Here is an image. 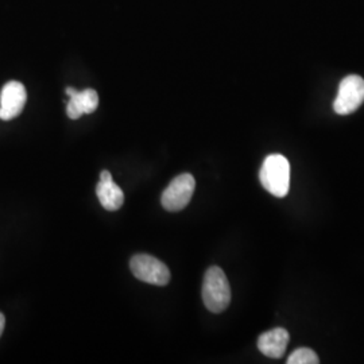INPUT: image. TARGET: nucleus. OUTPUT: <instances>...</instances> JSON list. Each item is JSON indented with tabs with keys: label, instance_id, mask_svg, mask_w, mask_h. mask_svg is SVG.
Segmentation results:
<instances>
[{
	"label": "nucleus",
	"instance_id": "f257e3e1",
	"mask_svg": "<svg viewBox=\"0 0 364 364\" xmlns=\"http://www.w3.org/2000/svg\"><path fill=\"white\" fill-rule=\"evenodd\" d=\"M262 186L270 195L284 198L290 191V164L282 154H270L262 164L259 171Z\"/></svg>",
	"mask_w": 364,
	"mask_h": 364
},
{
	"label": "nucleus",
	"instance_id": "f03ea898",
	"mask_svg": "<svg viewBox=\"0 0 364 364\" xmlns=\"http://www.w3.org/2000/svg\"><path fill=\"white\" fill-rule=\"evenodd\" d=\"M203 301L209 312H224L231 302V287L227 275L218 266L207 270L203 281Z\"/></svg>",
	"mask_w": 364,
	"mask_h": 364
},
{
	"label": "nucleus",
	"instance_id": "7ed1b4c3",
	"mask_svg": "<svg viewBox=\"0 0 364 364\" xmlns=\"http://www.w3.org/2000/svg\"><path fill=\"white\" fill-rule=\"evenodd\" d=\"M131 272L135 278L150 285L165 287L170 281V272L168 266L147 254H138L131 258Z\"/></svg>",
	"mask_w": 364,
	"mask_h": 364
},
{
	"label": "nucleus",
	"instance_id": "20e7f679",
	"mask_svg": "<svg viewBox=\"0 0 364 364\" xmlns=\"http://www.w3.org/2000/svg\"><path fill=\"white\" fill-rule=\"evenodd\" d=\"M364 103V80L358 75H350L341 80L333 109L338 115H350Z\"/></svg>",
	"mask_w": 364,
	"mask_h": 364
},
{
	"label": "nucleus",
	"instance_id": "39448f33",
	"mask_svg": "<svg viewBox=\"0 0 364 364\" xmlns=\"http://www.w3.org/2000/svg\"><path fill=\"white\" fill-rule=\"evenodd\" d=\"M195 188V177L192 174L183 173L177 176L162 193V207L169 212L182 210L191 203Z\"/></svg>",
	"mask_w": 364,
	"mask_h": 364
},
{
	"label": "nucleus",
	"instance_id": "423d86ee",
	"mask_svg": "<svg viewBox=\"0 0 364 364\" xmlns=\"http://www.w3.org/2000/svg\"><path fill=\"white\" fill-rule=\"evenodd\" d=\"M27 102L26 88L19 81L7 82L0 93V119L11 120L19 117Z\"/></svg>",
	"mask_w": 364,
	"mask_h": 364
},
{
	"label": "nucleus",
	"instance_id": "0eeeda50",
	"mask_svg": "<svg viewBox=\"0 0 364 364\" xmlns=\"http://www.w3.org/2000/svg\"><path fill=\"white\" fill-rule=\"evenodd\" d=\"M66 95L69 102L66 105V114L73 120H77L84 114H92L99 105V95L95 90H84L78 92L75 88L68 87Z\"/></svg>",
	"mask_w": 364,
	"mask_h": 364
},
{
	"label": "nucleus",
	"instance_id": "6e6552de",
	"mask_svg": "<svg viewBox=\"0 0 364 364\" xmlns=\"http://www.w3.org/2000/svg\"><path fill=\"white\" fill-rule=\"evenodd\" d=\"M96 195L107 210H117L124 204V193L112 180V176L108 170L100 173V182L96 186Z\"/></svg>",
	"mask_w": 364,
	"mask_h": 364
},
{
	"label": "nucleus",
	"instance_id": "1a4fd4ad",
	"mask_svg": "<svg viewBox=\"0 0 364 364\" xmlns=\"http://www.w3.org/2000/svg\"><path fill=\"white\" fill-rule=\"evenodd\" d=\"M290 341L289 332L284 328H274L260 335L258 338L259 351L272 359H279L285 355L287 344Z\"/></svg>",
	"mask_w": 364,
	"mask_h": 364
},
{
	"label": "nucleus",
	"instance_id": "9d476101",
	"mask_svg": "<svg viewBox=\"0 0 364 364\" xmlns=\"http://www.w3.org/2000/svg\"><path fill=\"white\" fill-rule=\"evenodd\" d=\"M318 362L317 353L311 348H299L287 359V364H317Z\"/></svg>",
	"mask_w": 364,
	"mask_h": 364
},
{
	"label": "nucleus",
	"instance_id": "9b49d317",
	"mask_svg": "<svg viewBox=\"0 0 364 364\" xmlns=\"http://www.w3.org/2000/svg\"><path fill=\"white\" fill-rule=\"evenodd\" d=\"M4 326H6V318H4V316L0 313V336H1L3 331H4Z\"/></svg>",
	"mask_w": 364,
	"mask_h": 364
}]
</instances>
